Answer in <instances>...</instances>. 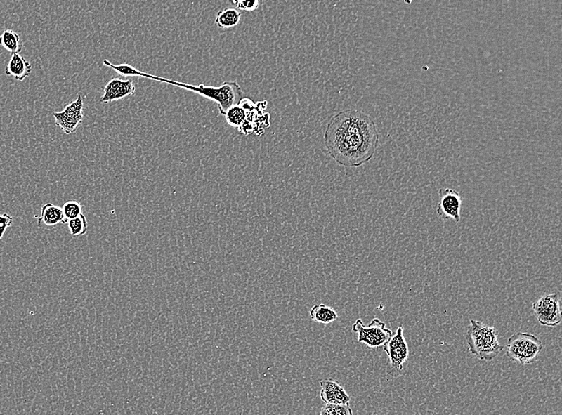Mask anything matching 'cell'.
Instances as JSON below:
<instances>
[{
    "label": "cell",
    "instance_id": "6da1fadb",
    "mask_svg": "<svg viewBox=\"0 0 562 415\" xmlns=\"http://www.w3.org/2000/svg\"><path fill=\"white\" fill-rule=\"evenodd\" d=\"M324 141L327 153L338 165L360 167L376 154L379 133L370 116L359 110L347 109L332 117Z\"/></svg>",
    "mask_w": 562,
    "mask_h": 415
},
{
    "label": "cell",
    "instance_id": "7a4b0ae2",
    "mask_svg": "<svg viewBox=\"0 0 562 415\" xmlns=\"http://www.w3.org/2000/svg\"><path fill=\"white\" fill-rule=\"evenodd\" d=\"M468 350L483 361H492L504 347L499 341V331L495 327L471 320L466 335Z\"/></svg>",
    "mask_w": 562,
    "mask_h": 415
},
{
    "label": "cell",
    "instance_id": "3957f363",
    "mask_svg": "<svg viewBox=\"0 0 562 415\" xmlns=\"http://www.w3.org/2000/svg\"><path fill=\"white\" fill-rule=\"evenodd\" d=\"M542 349L540 338L525 332L515 333L509 337L505 348L507 357L523 365L534 364Z\"/></svg>",
    "mask_w": 562,
    "mask_h": 415
},
{
    "label": "cell",
    "instance_id": "277c9868",
    "mask_svg": "<svg viewBox=\"0 0 562 415\" xmlns=\"http://www.w3.org/2000/svg\"><path fill=\"white\" fill-rule=\"evenodd\" d=\"M383 348L388 356L386 367V374L393 378L402 376L404 364L409 357V348L405 337H404L403 326L398 327L395 334L392 335L389 341L385 343Z\"/></svg>",
    "mask_w": 562,
    "mask_h": 415
},
{
    "label": "cell",
    "instance_id": "5b68a950",
    "mask_svg": "<svg viewBox=\"0 0 562 415\" xmlns=\"http://www.w3.org/2000/svg\"><path fill=\"white\" fill-rule=\"evenodd\" d=\"M242 103L247 113L243 124L238 128L239 132L245 136L250 134H255L256 136H263L266 129L271 125L270 114L266 112L267 101L254 103L250 98H243Z\"/></svg>",
    "mask_w": 562,
    "mask_h": 415
},
{
    "label": "cell",
    "instance_id": "8992f818",
    "mask_svg": "<svg viewBox=\"0 0 562 415\" xmlns=\"http://www.w3.org/2000/svg\"><path fill=\"white\" fill-rule=\"evenodd\" d=\"M353 331L358 335L357 341L359 343L372 349L384 347L393 335L390 329H386L385 323L378 318L373 319L367 326L362 320H357L353 326Z\"/></svg>",
    "mask_w": 562,
    "mask_h": 415
},
{
    "label": "cell",
    "instance_id": "52a82bcc",
    "mask_svg": "<svg viewBox=\"0 0 562 415\" xmlns=\"http://www.w3.org/2000/svg\"><path fill=\"white\" fill-rule=\"evenodd\" d=\"M561 295L558 292L542 296L532 305L538 322L543 326L557 327L561 322Z\"/></svg>",
    "mask_w": 562,
    "mask_h": 415
},
{
    "label": "cell",
    "instance_id": "ba28073f",
    "mask_svg": "<svg viewBox=\"0 0 562 415\" xmlns=\"http://www.w3.org/2000/svg\"><path fill=\"white\" fill-rule=\"evenodd\" d=\"M243 91L237 81H225L218 87L209 86L207 98L218 103L219 112L225 115L228 110L241 102Z\"/></svg>",
    "mask_w": 562,
    "mask_h": 415
},
{
    "label": "cell",
    "instance_id": "9c48e42d",
    "mask_svg": "<svg viewBox=\"0 0 562 415\" xmlns=\"http://www.w3.org/2000/svg\"><path fill=\"white\" fill-rule=\"evenodd\" d=\"M84 97L79 93L61 112H55V125L66 134L75 133L84 119Z\"/></svg>",
    "mask_w": 562,
    "mask_h": 415
},
{
    "label": "cell",
    "instance_id": "30bf717a",
    "mask_svg": "<svg viewBox=\"0 0 562 415\" xmlns=\"http://www.w3.org/2000/svg\"><path fill=\"white\" fill-rule=\"evenodd\" d=\"M462 198L458 192L454 190H439V202L437 213L441 219L454 220L456 223L460 221V211Z\"/></svg>",
    "mask_w": 562,
    "mask_h": 415
},
{
    "label": "cell",
    "instance_id": "8fae6325",
    "mask_svg": "<svg viewBox=\"0 0 562 415\" xmlns=\"http://www.w3.org/2000/svg\"><path fill=\"white\" fill-rule=\"evenodd\" d=\"M136 91V86H134L133 80L112 79L104 87L103 95L100 99V102L103 104H107L118 101L120 99L133 95Z\"/></svg>",
    "mask_w": 562,
    "mask_h": 415
},
{
    "label": "cell",
    "instance_id": "7c38bea8",
    "mask_svg": "<svg viewBox=\"0 0 562 415\" xmlns=\"http://www.w3.org/2000/svg\"><path fill=\"white\" fill-rule=\"evenodd\" d=\"M320 399L325 404H348L351 396L336 380L327 378L320 381Z\"/></svg>",
    "mask_w": 562,
    "mask_h": 415
},
{
    "label": "cell",
    "instance_id": "4fadbf2b",
    "mask_svg": "<svg viewBox=\"0 0 562 415\" xmlns=\"http://www.w3.org/2000/svg\"><path fill=\"white\" fill-rule=\"evenodd\" d=\"M58 224H67L63 209L50 203L44 204L41 210L40 217L38 218L39 227H54Z\"/></svg>",
    "mask_w": 562,
    "mask_h": 415
},
{
    "label": "cell",
    "instance_id": "5bb4252c",
    "mask_svg": "<svg viewBox=\"0 0 562 415\" xmlns=\"http://www.w3.org/2000/svg\"><path fill=\"white\" fill-rule=\"evenodd\" d=\"M32 72V65L20 54L11 55L5 73L15 80L23 81Z\"/></svg>",
    "mask_w": 562,
    "mask_h": 415
},
{
    "label": "cell",
    "instance_id": "9a60e30c",
    "mask_svg": "<svg viewBox=\"0 0 562 415\" xmlns=\"http://www.w3.org/2000/svg\"><path fill=\"white\" fill-rule=\"evenodd\" d=\"M309 315L314 322L322 324H330L339 318L335 310L324 303L313 306L310 310Z\"/></svg>",
    "mask_w": 562,
    "mask_h": 415
},
{
    "label": "cell",
    "instance_id": "2e32d148",
    "mask_svg": "<svg viewBox=\"0 0 562 415\" xmlns=\"http://www.w3.org/2000/svg\"><path fill=\"white\" fill-rule=\"evenodd\" d=\"M241 17V11L236 8H227L219 11L215 22L221 29L231 28L238 25Z\"/></svg>",
    "mask_w": 562,
    "mask_h": 415
},
{
    "label": "cell",
    "instance_id": "e0dca14e",
    "mask_svg": "<svg viewBox=\"0 0 562 415\" xmlns=\"http://www.w3.org/2000/svg\"><path fill=\"white\" fill-rule=\"evenodd\" d=\"M0 46L13 55L20 54L23 46L19 34L11 30H6L0 36Z\"/></svg>",
    "mask_w": 562,
    "mask_h": 415
},
{
    "label": "cell",
    "instance_id": "ac0fdd59",
    "mask_svg": "<svg viewBox=\"0 0 562 415\" xmlns=\"http://www.w3.org/2000/svg\"><path fill=\"white\" fill-rule=\"evenodd\" d=\"M246 113L247 111L241 100L237 105L228 110L224 116L228 124L238 129L243 124Z\"/></svg>",
    "mask_w": 562,
    "mask_h": 415
},
{
    "label": "cell",
    "instance_id": "d6986e66",
    "mask_svg": "<svg viewBox=\"0 0 562 415\" xmlns=\"http://www.w3.org/2000/svg\"><path fill=\"white\" fill-rule=\"evenodd\" d=\"M67 225L70 235L73 237L84 236L88 230L87 220L84 213L78 218L68 220Z\"/></svg>",
    "mask_w": 562,
    "mask_h": 415
},
{
    "label": "cell",
    "instance_id": "ffe728a7",
    "mask_svg": "<svg viewBox=\"0 0 562 415\" xmlns=\"http://www.w3.org/2000/svg\"><path fill=\"white\" fill-rule=\"evenodd\" d=\"M64 216L68 220L79 217L83 214V207L81 204L76 201H69L63 204L62 207Z\"/></svg>",
    "mask_w": 562,
    "mask_h": 415
},
{
    "label": "cell",
    "instance_id": "44dd1931",
    "mask_svg": "<svg viewBox=\"0 0 562 415\" xmlns=\"http://www.w3.org/2000/svg\"><path fill=\"white\" fill-rule=\"evenodd\" d=\"M320 415H353L349 403L344 405L325 404L321 409Z\"/></svg>",
    "mask_w": 562,
    "mask_h": 415
},
{
    "label": "cell",
    "instance_id": "7402d4cb",
    "mask_svg": "<svg viewBox=\"0 0 562 415\" xmlns=\"http://www.w3.org/2000/svg\"><path fill=\"white\" fill-rule=\"evenodd\" d=\"M230 3L235 6L237 10L245 11H254L259 8L260 6V1H257V0H254V1H242V0H238V1H231Z\"/></svg>",
    "mask_w": 562,
    "mask_h": 415
},
{
    "label": "cell",
    "instance_id": "603a6c76",
    "mask_svg": "<svg viewBox=\"0 0 562 415\" xmlns=\"http://www.w3.org/2000/svg\"><path fill=\"white\" fill-rule=\"evenodd\" d=\"M13 221L14 218L8 213L0 215V239L3 238L6 230L13 225Z\"/></svg>",
    "mask_w": 562,
    "mask_h": 415
},
{
    "label": "cell",
    "instance_id": "cb8c5ba5",
    "mask_svg": "<svg viewBox=\"0 0 562 415\" xmlns=\"http://www.w3.org/2000/svg\"><path fill=\"white\" fill-rule=\"evenodd\" d=\"M372 415H379L378 414L374 413Z\"/></svg>",
    "mask_w": 562,
    "mask_h": 415
}]
</instances>
